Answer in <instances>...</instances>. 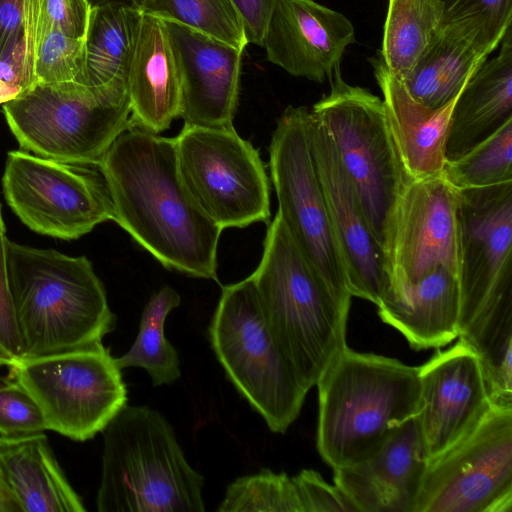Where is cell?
<instances>
[{"label":"cell","mask_w":512,"mask_h":512,"mask_svg":"<svg viewBox=\"0 0 512 512\" xmlns=\"http://www.w3.org/2000/svg\"><path fill=\"white\" fill-rule=\"evenodd\" d=\"M114 219L164 267L218 281L222 229L190 196L180 177L174 138L124 130L98 164Z\"/></svg>","instance_id":"6da1fadb"},{"label":"cell","mask_w":512,"mask_h":512,"mask_svg":"<svg viewBox=\"0 0 512 512\" xmlns=\"http://www.w3.org/2000/svg\"><path fill=\"white\" fill-rule=\"evenodd\" d=\"M316 386V446L333 469L371 457L420 409L418 367L347 345Z\"/></svg>","instance_id":"7a4b0ae2"},{"label":"cell","mask_w":512,"mask_h":512,"mask_svg":"<svg viewBox=\"0 0 512 512\" xmlns=\"http://www.w3.org/2000/svg\"><path fill=\"white\" fill-rule=\"evenodd\" d=\"M6 265L24 358L91 347L115 329L104 285L85 256L7 239Z\"/></svg>","instance_id":"3957f363"},{"label":"cell","mask_w":512,"mask_h":512,"mask_svg":"<svg viewBox=\"0 0 512 512\" xmlns=\"http://www.w3.org/2000/svg\"><path fill=\"white\" fill-rule=\"evenodd\" d=\"M250 277L273 339L309 391L346 346L349 310L317 277L279 212Z\"/></svg>","instance_id":"277c9868"},{"label":"cell","mask_w":512,"mask_h":512,"mask_svg":"<svg viewBox=\"0 0 512 512\" xmlns=\"http://www.w3.org/2000/svg\"><path fill=\"white\" fill-rule=\"evenodd\" d=\"M99 512H203L204 477L157 410L126 405L102 431Z\"/></svg>","instance_id":"5b68a950"},{"label":"cell","mask_w":512,"mask_h":512,"mask_svg":"<svg viewBox=\"0 0 512 512\" xmlns=\"http://www.w3.org/2000/svg\"><path fill=\"white\" fill-rule=\"evenodd\" d=\"M20 147L58 162L97 166L130 127L128 91L76 82H37L4 103Z\"/></svg>","instance_id":"8992f818"},{"label":"cell","mask_w":512,"mask_h":512,"mask_svg":"<svg viewBox=\"0 0 512 512\" xmlns=\"http://www.w3.org/2000/svg\"><path fill=\"white\" fill-rule=\"evenodd\" d=\"M208 337L240 395L272 432L285 433L308 391L273 339L250 276L222 287Z\"/></svg>","instance_id":"52a82bcc"},{"label":"cell","mask_w":512,"mask_h":512,"mask_svg":"<svg viewBox=\"0 0 512 512\" xmlns=\"http://www.w3.org/2000/svg\"><path fill=\"white\" fill-rule=\"evenodd\" d=\"M329 82V94L310 111L327 134L383 249L393 209L410 179L394 144L382 99L345 82L339 65Z\"/></svg>","instance_id":"ba28073f"},{"label":"cell","mask_w":512,"mask_h":512,"mask_svg":"<svg viewBox=\"0 0 512 512\" xmlns=\"http://www.w3.org/2000/svg\"><path fill=\"white\" fill-rule=\"evenodd\" d=\"M310 110L288 106L276 121L269 167L278 212L320 281L346 309L351 298L309 135Z\"/></svg>","instance_id":"9c48e42d"},{"label":"cell","mask_w":512,"mask_h":512,"mask_svg":"<svg viewBox=\"0 0 512 512\" xmlns=\"http://www.w3.org/2000/svg\"><path fill=\"white\" fill-rule=\"evenodd\" d=\"M174 140L182 182L208 218L222 230L269 224L270 184L264 163L233 125L184 124Z\"/></svg>","instance_id":"30bf717a"},{"label":"cell","mask_w":512,"mask_h":512,"mask_svg":"<svg viewBox=\"0 0 512 512\" xmlns=\"http://www.w3.org/2000/svg\"><path fill=\"white\" fill-rule=\"evenodd\" d=\"M9 368L37 403L47 430L74 441L92 439L127 405L121 369L102 343L24 358Z\"/></svg>","instance_id":"8fae6325"},{"label":"cell","mask_w":512,"mask_h":512,"mask_svg":"<svg viewBox=\"0 0 512 512\" xmlns=\"http://www.w3.org/2000/svg\"><path fill=\"white\" fill-rule=\"evenodd\" d=\"M2 186L13 212L39 234L73 240L114 219L110 193L97 166L10 151Z\"/></svg>","instance_id":"7c38bea8"},{"label":"cell","mask_w":512,"mask_h":512,"mask_svg":"<svg viewBox=\"0 0 512 512\" xmlns=\"http://www.w3.org/2000/svg\"><path fill=\"white\" fill-rule=\"evenodd\" d=\"M414 512H512V410L491 407L428 460Z\"/></svg>","instance_id":"4fadbf2b"},{"label":"cell","mask_w":512,"mask_h":512,"mask_svg":"<svg viewBox=\"0 0 512 512\" xmlns=\"http://www.w3.org/2000/svg\"><path fill=\"white\" fill-rule=\"evenodd\" d=\"M457 194L460 336L475 322L512 311V181Z\"/></svg>","instance_id":"5bb4252c"},{"label":"cell","mask_w":512,"mask_h":512,"mask_svg":"<svg viewBox=\"0 0 512 512\" xmlns=\"http://www.w3.org/2000/svg\"><path fill=\"white\" fill-rule=\"evenodd\" d=\"M383 251L387 294L415 285L438 267L458 276V194L443 173L406 183L390 217Z\"/></svg>","instance_id":"9a60e30c"},{"label":"cell","mask_w":512,"mask_h":512,"mask_svg":"<svg viewBox=\"0 0 512 512\" xmlns=\"http://www.w3.org/2000/svg\"><path fill=\"white\" fill-rule=\"evenodd\" d=\"M418 377L420 409L416 419L431 459L460 440L491 406L479 355L460 337L418 366Z\"/></svg>","instance_id":"2e32d148"},{"label":"cell","mask_w":512,"mask_h":512,"mask_svg":"<svg viewBox=\"0 0 512 512\" xmlns=\"http://www.w3.org/2000/svg\"><path fill=\"white\" fill-rule=\"evenodd\" d=\"M309 135L348 291L352 297L378 306L390 285L383 249L327 134L311 111Z\"/></svg>","instance_id":"e0dca14e"},{"label":"cell","mask_w":512,"mask_h":512,"mask_svg":"<svg viewBox=\"0 0 512 512\" xmlns=\"http://www.w3.org/2000/svg\"><path fill=\"white\" fill-rule=\"evenodd\" d=\"M164 21L180 75L179 117L188 125H233L244 50L180 23Z\"/></svg>","instance_id":"ac0fdd59"},{"label":"cell","mask_w":512,"mask_h":512,"mask_svg":"<svg viewBox=\"0 0 512 512\" xmlns=\"http://www.w3.org/2000/svg\"><path fill=\"white\" fill-rule=\"evenodd\" d=\"M354 42V26L342 13L314 0H278L262 47L290 75L323 83Z\"/></svg>","instance_id":"d6986e66"},{"label":"cell","mask_w":512,"mask_h":512,"mask_svg":"<svg viewBox=\"0 0 512 512\" xmlns=\"http://www.w3.org/2000/svg\"><path fill=\"white\" fill-rule=\"evenodd\" d=\"M428 460L415 416L371 457L333 469V480L358 512H414Z\"/></svg>","instance_id":"ffe728a7"},{"label":"cell","mask_w":512,"mask_h":512,"mask_svg":"<svg viewBox=\"0 0 512 512\" xmlns=\"http://www.w3.org/2000/svg\"><path fill=\"white\" fill-rule=\"evenodd\" d=\"M501 41L479 15L445 16L402 83L424 106L443 107L459 95Z\"/></svg>","instance_id":"44dd1931"},{"label":"cell","mask_w":512,"mask_h":512,"mask_svg":"<svg viewBox=\"0 0 512 512\" xmlns=\"http://www.w3.org/2000/svg\"><path fill=\"white\" fill-rule=\"evenodd\" d=\"M383 95L388 126L404 170L411 180L443 172L450 118L457 97L432 109L416 101L380 55L369 59Z\"/></svg>","instance_id":"7402d4cb"},{"label":"cell","mask_w":512,"mask_h":512,"mask_svg":"<svg viewBox=\"0 0 512 512\" xmlns=\"http://www.w3.org/2000/svg\"><path fill=\"white\" fill-rule=\"evenodd\" d=\"M130 126L159 134L180 116V75L165 21L142 14L128 72Z\"/></svg>","instance_id":"603a6c76"},{"label":"cell","mask_w":512,"mask_h":512,"mask_svg":"<svg viewBox=\"0 0 512 512\" xmlns=\"http://www.w3.org/2000/svg\"><path fill=\"white\" fill-rule=\"evenodd\" d=\"M377 308L413 349L443 347L459 337L458 276L438 267L415 285L386 294Z\"/></svg>","instance_id":"cb8c5ba5"},{"label":"cell","mask_w":512,"mask_h":512,"mask_svg":"<svg viewBox=\"0 0 512 512\" xmlns=\"http://www.w3.org/2000/svg\"><path fill=\"white\" fill-rule=\"evenodd\" d=\"M512 120V29L496 57L486 60L469 79L453 106L445 148L454 160Z\"/></svg>","instance_id":"d4e9b609"},{"label":"cell","mask_w":512,"mask_h":512,"mask_svg":"<svg viewBox=\"0 0 512 512\" xmlns=\"http://www.w3.org/2000/svg\"><path fill=\"white\" fill-rule=\"evenodd\" d=\"M0 482L21 512H84L44 433L0 436Z\"/></svg>","instance_id":"484cf974"},{"label":"cell","mask_w":512,"mask_h":512,"mask_svg":"<svg viewBox=\"0 0 512 512\" xmlns=\"http://www.w3.org/2000/svg\"><path fill=\"white\" fill-rule=\"evenodd\" d=\"M141 17L142 13L129 4L92 7L85 38L88 85L128 91V72Z\"/></svg>","instance_id":"4316f807"},{"label":"cell","mask_w":512,"mask_h":512,"mask_svg":"<svg viewBox=\"0 0 512 512\" xmlns=\"http://www.w3.org/2000/svg\"><path fill=\"white\" fill-rule=\"evenodd\" d=\"M445 19L440 0H388L381 50L388 70L404 82Z\"/></svg>","instance_id":"83f0119b"},{"label":"cell","mask_w":512,"mask_h":512,"mask_svg":"<svg viewBox=\"0 0 512 512\" xmlns=\"http://www.w3.org/2000/svg\"><path fill=\"white\" fill-rule=\"evenodd\" d=\"M180 302V295L170 286L151 296L142 311L135 341L125 354L115 358L120 369L142 368L154 386L172 384L181 376L178 352L164 333L167 315Z\"/></svg>","instance_id":"f1b7e54d"},{"label":"cell","mask_w":512,"mask_h":512,"mask_svg":"<svg viewBox=\"0 0 512 512\" xmlns=\"http://www.w3.org/2000/svg\"><path fill=\"white\" fill-rule=\"evenodd\" d=\"M142 14L180 23L244 50L242 22L229 0H131Z\"/></svg>","instance_id":"f546056e"},{"label":"cell","mask_w":512,"mask_h":512,"mask_svg":"<svg viewBox=\"0 0 512 512\" xmlns=\"http://www.w3.org/2000/svg\"><path fill=\"white\" fill-rule=\"evenodd\" d=\"M442 173L456 189L512 181V120L462 156L446 161Z\"/></svg>","instance_id":"4dcf8cb0"},{"label":"cell","mask_w":512,"mask_h":512,"mask_svg":"<svg viewBox=\"0 0 512 512\" xmlns=\"http://www.w3.org/2000/svg\"><path fill=\"white\" fill-rule=\"evenodd\" d=\"M217 511L303 512V508L291 477L263 469L229 484Z\"/></svg>","instance_id":"1f68e13d"},{"label":"cell","mask_w":512,"mask_h":512,"mask_svg":"<svg viewBox=\"0 0 512 512\" xmlns=\"http://www.w3.org/2000/svg\"><path fill=\"white\" fill-rule=\"evenodd\" d=\"M41 0H30L24 27L0 50V104L36 84L35 61Z\"/></svg>","instance_id":"d6a6232c"},{"label":"cell","mask_w":512,"mask_h":512,"mask_svg":"<svg viewBox=\"0 0 512 512\" xmlns=\"http://www.w3.org/2000/svg\"><path fill=\"white\" fill-rule=\"evenodd\" d=\"M35 74L38 82H76L88 85L85 39H76L54 28L38 27Z\"/></svg>","instance_id":"836d02e7"},{"label":"cell","mask_w":512,"mask_h":512,"mask_svg":"<svg viewBox=\"0 0 512 512\" xmlns=\"http://www.w3.org/2000/svg\"><path fill=\"white\" fill-rule=\"evenodd\" d=\"M44 417L27 390L15 379L0 382V436L17 438L44 433Z\"/></svg>","instance_id":"e575fe53"},{"label":"cell","mask_w":512,"mask_h":512,"mask_svg":"<svg viewBox=\"0 0 512 512\" xmlns=\"http://www.w3.org/2000/svg\"><path fill=\"white\" fill-rule=\"evenodd\" d=\"M303 512H358L337 486L330 485L315 470L303 469L292 477Z\"/></svg>","instance_id":"d590c367"},{"label":"cell","mask_w":512,"mask_h":512,"mask_svg":"<svg viewBox=\"0 0 512 512\" xmlns=\"http://www.w3.org/2000/svg\"><path fill=\"white\" fill-rule=\"evenodd\" d=\"M92 6L89 0H41L39 28H54L66 36L85 39Z\"/></svg>","instance_id":"8d00e7d4"},{"label":"cell","mask_w":512,"mask_h":512,"mask_svg":"<svg viewBox=\"0 0 512 512\" xmlns=\"http://www.w3.org/2000/svg\"><path fill=\"white\" fill-rule=\"evenodd\" d=\"M7 239L5 233L0 234V352L13 365L24 358V353L7 274Z\"/></svg>","instance_id":"74e56055"},{"label":"cell","mask_w":512,"mask_h":512,"mask_svg":"<svg viewBox=\"0 0 512 512\" xmlns=\"http://www.w3.org/2000/svg\"><path fill=\"white\" fill-rule=\"evenodd\" d=\"M446 17L479 15L502 40L512 25V0H440Z\"/></svg>","instance_id":"f35d334b"},{"label":"cell","mask_w":512,"mask_h":512,"mask_svg":"<svg viewBox=\"0 0 512 512\" xmlns=\"http://www.w3.org/2000/svg\"><path fill=\"white\" fill-rule=\"evenodd\" d=\"M242 22L247 43L263 45V38L278 0H229Z\"/></svg>","instance_id":"ab89813d"},{"label":"cell","mask_w":512,"mask_h":512,"mask_svg":"<svg viewBox=\"0 0 512 512\" xmlns=\"http://www.w3.org/2000/svg\"><path fill=\"white\" fill-rule=\"evenodd\" d=\"M30 0H0V50L24 27Z\"/></svg>","instance_id":"60d3db41"},{"label":"cell","mask_w":512,"mask_h":512,"mask_svg":"<svg viewBox=\"0 0 512 512\" xmlns=\"http://www.w3.org/2000/svg\"><path fill=\"white\" fill-rule=\"evenodd\" d=\"M0 512H21L19 506L0 482Z\"/></svg>","instance_id":"b9f144b4"},{"label":"cell","mask_w":512,"mask_h":512,"mask_svg":"<svg viewBox=\"0 0 512 512\" xmlns=\"http://www.w3.org/2000/svg\"><path fill=\"white\" fill-rule=\"evenodd\" d=\"M91 6H96L104 3H124L131 5V0H89Z\"/></svg>","instance_id":"7bdbcfd3"},{"label":"cell","mask_w":512,"mask_h":512,"mask_svg":"<svg viewBox=\"0 0 512 512\" xmlns=\"http://www.w3.org/2000/svg\"><path fill=\"white\" fill-rule=\"evenodd\" d=\"M3 365H5V366H8V367H9V366L11 365V362H10V360H9L6 356H4V355L0 352V366H3Z\"/></svg>","instance_id":"ee69618b"},{"label":"cell","mask_w":512,"mask_h":512,"mask_svg":"<svg viewBox=\"0 0 512 512\" xmlns=\"http://www.w3.org/2000/svg\"><path fill=\"white\" fill-rule=\"evenodd\" d=\"M5 233V225L3 222L2 214H1V206H0V234Z\"/></svg>","instance_id":"f6af8a7d"}]
</instances>
